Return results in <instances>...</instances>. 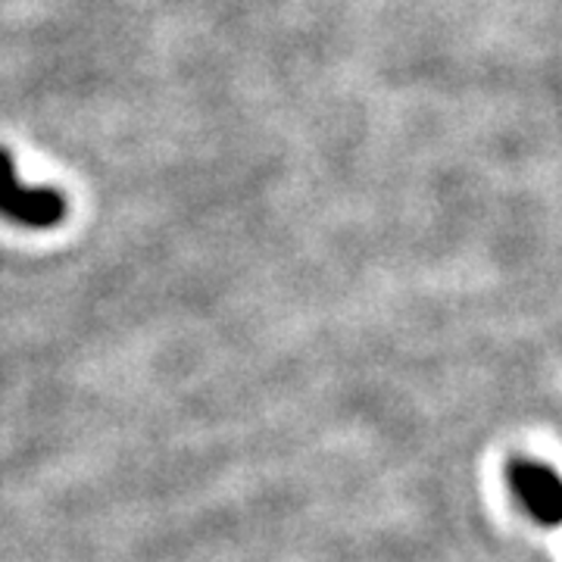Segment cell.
I'll return each mask as SVG.
<instances>
[{
	"label": "cell",
	"mask_w": 562,
	"mask_h": 562,
	"mask_svg": "<svg viewBox=\"0 0 562 562\" xmlns=\"http://www.w3.org/2000/svg\"><path fill=\"white\" fill-rule=\"evenodd\" d=\"M0 216L29 228H50L66 216V198L60 191L25 184L13 166V157L3 147H0Z\"/></svg>",
	"instance_id": "1"
},
{
	"label": "cell",
	"mask_w": 562,
	"mask_h": 562,
	"mask_svg": "<svg viewBox=\"0 0 562 562\" xmlns=\"http://www.w3.org/2000/svg\"><path fill=\"white\" fill-rule=\"evenodd\" d=\"M509 482L519 494V501L525 503V509L531 513V519H538L541 525L560 522L562 484L553 469H547L541 462L519 460L509 465Z\"/></svg>",
	"instance_id": "2"
}]
</instances>
